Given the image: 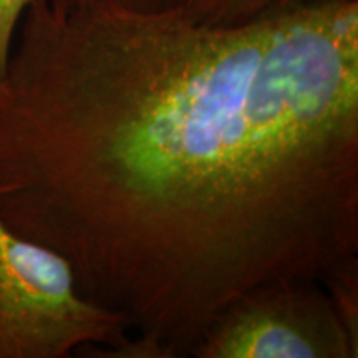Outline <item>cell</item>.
<instances>
[{
	"label": "cell",
	"mask_w": 358,
	"mask_h": 358,
	"mask_svg": "<svg viewBox=\"0 0 358 358\" xmlns=\"http://www.w3.org/2000/svg\"><path fill=\"white\" fill-rule=\"evenodd\" d=\"M0 219L182 358L248 290L358 256V0L241 25L30 0L0 77Z\"/></svg>",
	"instance_id": "obj_1"
},
{
	"label": "cell",
	"mask_w": 358,
	"mask_h": 358,
	"mask_svg": "<svg viewBox=\"0 0 358 358\" xmlns=\"http://www.w3.org/2000/svg\"><path fill=\"white\" fill-rule=\"evenodd\" d=\"M78 348L136 358L128 322L80 294L70 262L0 219V358H69Z\"/></svg>",
	"instance_id": "obj_2"
},
{
	"label": "cell",
	"mask_w": 358,
	"mask_h": 358,
	"mask_svg": "<svg viewBox=\"0 0 358 358\" xmlns=\"http://www.w3.org/2000/svg\"><path fill=\"white\" fill-rule=\"evenodd\" d=\"M191 357L357 358L358 340L340 320L319 280L282 277L232 301Z\"/></svg>",
	"instance_id": "obj_3"
},
{
	"label": "cell",
	"mask_w": 358,
	"mask_h": 358,
	"mask_svg": "<svg viewBox=\"0 0 358 358\" xmlns=\"http://www.w3.org/2000/svg\"><path fill=\"white\" fill-rule=\"evenodd\" d=\"M317 0H179L187 15L208 25H241Z\"/></svg>",
	"instance_id": "obj_4"
},
{
	"label": "cell",
	"mask_w": 358,
	"mask_h": 358,
	"mask_svg": "<svg viewBox=\"0 0 358 358\" xmlns=\"http://www.w3.org/2000/svg\"><path fill=\"white\" fill-rule=\"evenodd\" d=\"M340 320L358 340V256L340 262L320 280Z\"/></svg>",
	"instance_id": "obj_5"
},
{
	"label": "cell",
	"mask_w": 358,
	"mask_h": 358,
	"mask_svg": "<svg viewBox=\"0 0 358 358\" xmlns=\"http://www.w3.org/2000/svg\"><path fill=\"white\" fill-rule=\"evenodd\" d=\"M30 0H0V77L6 73L13 40Z\"/></svg>",
	"instance_id": "obj_6"
},
{
	"label": "cell",
	"mask_w": 358,
	"mask_h": 358,
	"mask_svg": "<svg viewBox=\"0 0 358 358\" xmlns=\"http://www.w3.org/2000/svg\"><path fill=\"white\" fill-rule=\"evenodd\" d=\"M116 2L123 3L127 7L141 8V10H155V8L173 6V3H169V0H116Z\"/></svg>",
	"instance_id": "obj_7"
}]
</instances>
